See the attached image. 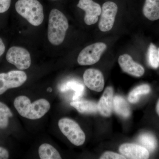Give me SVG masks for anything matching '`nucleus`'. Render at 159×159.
<instances>
[{
    "label": "nucleus",
    "mask_w": 159,
    "mask_h": 159,
    "mask_svg": "<svg viewBox=\"0 0 159 159\" xmlns=\"http://www.w3.org/2000/svg\"><path fill=\"white\" fill-rule=\"evenodd\" d=\"M16 109L21 116L31 120L40 119L50 110V102L45 99H41L31 103L26 96H19L14 99Z\"/></svg>",
    "instance_id": "f257e3e1"
},
{
    "label": "nucleus",
    "mask_w": 159,
    "mask_h": 159,
    "mask_svg": "<svg viewBox=\"0 0 159 159\" xmlns=\"http://www.w3.org/2000/svg\"><path fill=\"white\" fill-rule=\"evenodd\" d=\"M68 28V21L65 15L58 9H52L49 15L48 26L49 42L54 46L61 44Z\"/></svg>",
    "instance_id": "f03ea898"
},
{
    "label": "nucleus",
    "mask_w": 159,
    "mask_h": 159,
    "mask_svg": "<svg viewBox=\"0 0 159 159\" xmlns=\"http://www.w3.org/2000/svg\"><path fill=\"white\" fill-rule=\"evenodd\" d=\"M15 9L19 14L32 25L39 26L43 21V7L38 0H18Z\"/></svg>",
    "instance_id": "7ed1b4c3"
},
{
    "label": "nucleus",
    "mask_w": 159,
    "mask_h": 159,
    "mask_svg": "<svg viewBox=\"0 0 159 159\" xmlns=\"http://www.w3.org/2000/svg\"><path fill=\"white\" fill-rule=\"evenodd\" d=\"M58 125L61 131L72 144L80 146L85 142V134L74 120L68 118H62L58 121Z\"/></svg>",
    "instance_id": "20e7f679"
},
{
    "label": "nucleus",
    "mask_w": 159,
    "mask_h": 159,
    "mask_svg": "<svg viewBox=\"0 0 159 159\" xmlns=\"http://www.w3.org/2000/svg\"><path fill=\"white\" fill-rule=\"evenodd\" d=\"M107 49L104 43L98 42L87 46L80 51L77 57L80 65L89 66L98 62Z\"/></svg>",
    "instance_id": "39448f33"
},
{
    "label": "nucleus",
    "mask_w": 159,
    "mask_h": 159,
    "mask_svg": "<svg viewBox=\"0 0 159 159\" xmlns=\"http://www.w3.org/2000/svg\"><path fill=\"white\" fill-rule=\"evenodd\" d=\"M6 58L19 70H26L31 66V55L26 49L21 47H11L7 52Z\"/></svg>",
    "instance_id": "423d86ee"
},
{
    "label": "nucleus",
    "mask_w": 159,
    "mask_h": 159,
    "mask_svg": "<svg viewBox=\"0 0 159 159\" xmlns=\"http://www.w3.org/2000/svg\"><path fill=\"white\" fill-rule=\"evenodd\" d=\"M27 79L25 72L13 70L7 73L0 74V95L9 89L19 87L24 84Z\"/></svg>",
    "instance_id": "0eeeda50"
},
{
    "label": "nucleus",
    "mask_w": 159,
    "mask_h": 159,
    "mask_svg": "<svg viewBox=\"0 0 159 159\" xmlns=\"http://www.w3.org/2000/svg\"><path fill=\"white\" fill-rule=\"evenodd\" d=\"M118 9V6L113 2H106L103 4L98 24L100 31L107 32L112 29Z\"/></svg>",
    "instance_id": "6e6552de"
},
{
    "label": "nucleus",
    "mask_w": 159,
    "mask_h": 159,
    "mask_svg": "<svg viewBox=\"0 0 159 159\" xmlns=\"http://www.w3.org/2000/svg\"><path fill=\"white\" fill-rule=\"evenodd\" d=\"M77 6L85 11L84 22L88 25L96 24L101 14V8L93 0H80Z\"/></svg>",
    "instance_id": "1a4fd4ad"
},
{
    "label": "nucleus",
    "mask_w": 159,
    "mask_h": 159,
    "mask_svg": "<svg viewBox=\"0 0 159 159\" xmlns=\"http://www.w3.org/2000/svg\"><path fill=\"white\" fill-rule=\"evenodd\" d=\"M83 79L85 85L92 90L101 92L104 88V77L101 71L95 69L86 70L83 74Z\"/></svg>",
    "instance_id": "9d476101"
},
{
    "label": "nucleus",
    "mask_w": 159,
    "mask_h": 159,
    "mask_svg": "<svg viewBox=\"0 0 159 159\" xmlns=\"http://www.w3.org/2000/svg\"><path fill=\"white\" fill-rule=\"evenodd\" d=\"M119 152L126 158L146 159L149 157V151L142 145L132 143H125L120 145Z\"/></svg>",
    "instance_id": "9b49d317"
},
{
    "label": "nucleus",
    "mask_w": 159,
    "mask_h": 159,
    "mask_svg": "<svg viewBox=\"0 0 159 159\" xmlns=\"http://www.w3.org/2000/svg\"><path fill=\"white\" fill-rule=\"evenodd\" d=\"M118 62L122 70L132 76L141 77L145 73L143 66L134 61L132 57L128 54L120 55Z\"/></svg>",
    "instance_id": "f8f14e48"
},
{
    "label": "nucleus",
    "mask_w": 159,
    "mask_h": 159,
    "mask_svg": "<svg viewBox=\"0 0 159 159\" xmlns=\"http://www.w3.org/2000/svg\"><path fill=\"white\" fill-rule=\"evenodd\" d=\"M113 89L107 87L97 104L98 111L101 116H110L113 109Z\"/></svg>",
    "instance_id": "ddd939ff"
},
{
    "label": "nucleus",
    "mask_w": 159,
    "mask_h": 159,
    "mask_svg": "<svg viewBox=\"0 0 159 159\" xmlns=\"http://www.w3.org/2000/svg\"><path fill=\"white\" fill-rule=\"evenodd\" d=\"M71 106L81 114H95L98 111L97 102L90 100H74L70 103Z\"/></svg>",
    "instance_id": "4468645a"
},
{
    "label": "nucleus",
    "mask_w": 159,
    "mask_h": 159,
    "mask_svg": "<svg viewBox=\"0 0 159 159\" xmlns=\"http://www.w3.org/2000/svg\"><path fill=\"white\" fill-rule=\"evenodd\" d=\"M143 13L150 20L159 19V0H145Z\"/></svg>",
    "instance_id": "2eb2a0df"
},
{
    "label": "nucleus",
    "mask_w": 159,
    "mask_h": 159,
    "mask_svg": "<svg viewBox=\"0 0 159 159\" xmlns=\"http://www.w3.org/2000/svg\"><path fill=\"white\" fill-rule=\"evenodd\" d=\"M113 109L117 115L122 118L130 116V107L126 100L121 96H116L114 97Z\"/></svg>",
    "instance_id": "dca6fc26"
},
{
    "label": "nucleus",
    "mask_w": 159,
    "mask_h": 159,
    "mask_svg": "<svg viewBox=\"0 0 159 159\" xmlns=\"http://www.w3.org/2000/svg\"><path fill=\"white\" fill-rule=\"evenodd\" d=\"M39 154L41 159H61V157L56 148L47 143L39 146Z\"/></svg>",
    "instance_id": "f3484780"
},
{
    "label": "nucleus",
    "mask_w": 159,
    "mask_h": 159,
    "mask_svg": "<svg viewBox=\"0 0 159 159\" xmlns=\"http://www.w3.org/2000/svg\"><path fill=\"white\" fill-rule=\"evenodd\" d=\"M72 89L75 91V93L73 97V100H77L82 97L84 93V86L76 80H70L63 84L61 87V91H65L67 90Z\"/></svg>",
    "instance_id": "a211bd4d"
},
{
    "label": "nucleus",
    "mask_w": 159,
    "mask_h": 159,
    "mask_svg": "<svg viewBox=\"0 0 159 159\" xmlns=\"http://www.w3.org/2000/svg\"><path fill=\"white\" fill-rule=\"evenodd\" d=\"M138 141L142 146L151 152L157 148V139L152 134L148 133L141 134L138 138Z\"/></svg>",
    "instance_id": "6ab92c4d"
},
{
    "label": "nucleus",
    "mask_w": 159,
    "mask_h": 159,
    "mask_svg": "<svg viewBox=\"0 0 159 159\" xmlns=\"http://www.w3.org/2000/svg\"><path fill=\"white\" fill-rule=\"evenodd\" d=\"M150 91V87L148 84H143L138 86L129 94L128 101L132 103H136L139 101L141 95L148 94Z\"/></svg>",
    "instance_id": "aec40b11"
},
{
    "label": "nucleus",
    "mask_w": 159,
    "mask_h": 159,
    "mask_svg": "<svg viewBox=\"0 0 159 159\" xmlns=\"http://www.w3.org/2000/svg\"><path fill=\"white\" fill-rule=\"evenodd\" d=\"M11 110L5 103L0 102V128H6L8 126L9 118L12 117Z\"/></svg>",
    "instance_id": "412c9836"
},
{
    "label": "nucleus",
    "mask_w": 159,
    "mask_h": 159,
    "mask_svg": "<svg viewBox=\"0 0 159 159\" xmlns=\"http://www.w3.org/2000/svg\"><path fill=\"white\" fill-rule=\"evenodd\" d=\"M148 64L151 67L157 69L159 66V56L156 46L151 43L149 46L147 53Z\"/></svg>",
    "instance_id": "4be33fe9"
},
{
    "label": "nucleus",
    "mask_w": 159,
    "mask_h": 159,
    "mask_svg": "<svg viewBox=\"0 0 159 159\" xmlns=\"http://www.w3.org/2000/svg\"><path fill=\"white\" fill-rule=\"evenodd\" d=\"M100 159H125L124 156L112 152H106L100 157Z\"/></svg>",
    "instance_id": "5701e85b"
},
{
    "label": "nucleus",
    "mask_w": 159,
    "mask_h": 159,
    "mask_svg": "<svg viewBox=\"0 0 159 159\" xmlns=\"http://www.w3.org/2000/svg\"><path fill=\"white\" fill-rule=\"evenodd\" d=\"M11 0H0V13L8 11L10 7Z\"/></svg>",
    "instance_id": "b1692460"
},
{
    "label": "nucleus",
    "mask_w": 159,
    "mask_h": 159,
    "mask_svg": "<svg viewBox=\"0 0 159 159\" xmlns=\"http://www.w3.org/2000/svg\"><path fill=\"white\" fill-rule=\"evenodd\" d=\"M9 152L6 148L0 146V159L9 158Z\"/></svg>",
    "instance_id": "393cba45"
},
{
    "label": "nucleus",
    "mask_w": 159,
    "mask_h": 159,
    "mask_svg": "<svg viewBox=\"0 0 159 159\" xmlns=\"http://www.w3.org/2000/svg\"><path fill=\"white\" fill-rule=\"evenodd\" d=\"M6 50V47L2 40L0 38V57L2 55Z\"/></svg>",
    "instance_id": "a878e982"
},
{
    "label": "nucleus",
    "mask_w": 159,
    "mask_h": 159,
    "mask_svg": "<svg viewBox=\"0 0 159 159\" xmlns=\"http://www.w3.org/2000/svg\"><path fill=\"white\" fill-rule=\"evenodd\" d=\"M156 111L158 115V116H159V100H158V102L157 103Z\"/></svg>",
    "instance_id": "bb28decb"
},
{
    "label": "nucleus",
    "mask_w": 159,
    "mask_h": 159,
    "mask_svg": "<svg viewBox=\"0 0 159 159\" xmlns=\"http://www.w3.org/2000/svg\"><path fill=\"white\" fill-rule=\"evenodd\" d=\"M52 90V89H51V88H48V89H47V91L49 92H51Z\"/></svg>",
    "instance_id": "cd10ccee"
},
{
    "label": "nucleus",
    "mask_w": 159,
    "mask_h": 159,
    "mask_svg": "<svg viewBox=\"0 0 159 159\" xmlns=\"http://www.w3.org/2000/svg\"><path fill=\"white\" fill-rule=\"evenodd\" d=\"M158 52L159 56V48L158 49Z\"/></svg>",
    "instance_id": "c85d7f7f"
},
{
    "label": "nucleus",
    "mask_w": 159,
    "mask_h": 159,
    "mask_svg": "<svg viewBox=\"0 0 159 159\" xmlns=\"http://www.w3.org/2000/svg\"><path fill=\"white\" fill-rule=\"evenodd\" d=\"M52 1H57V0H52Z\"/></svg>",
    "instance_id": "c756f323"
}]
</instances>
